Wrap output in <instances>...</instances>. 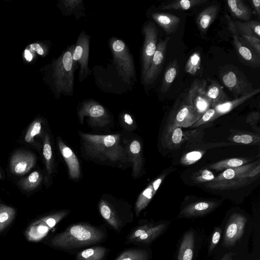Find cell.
<instances>
[{"label":"cell","instance_id":"1","mask_svg":"<svg viewBox=\"0 0 260 260\" xmlns=\"http://www.w3.org/2000/svg\"><path fill=\"white\" fill-rule=\"evenodd\" d=\"M105 231L85 223L73 224L55 236L51 240L52 246L63 249L78 248L103 241Z\"/></svg>","mask_w":260,"mask_h":260},{"label":"cell","instance_id":"2","mask_svg":"<svg viewBox=\"0 0 260 260\" xmlns=\"http://www.w3.org/2000/svg\"><path fill=\"white\" fill-rule=\"evenodd\" d=\"M83 147L88 155L102 160L124 161L126 154L120 144V135H99L80 133Z\"/></svg>","mask_w":260,"mask_h":260},{"label":"cell","instance_id":"3","mask_svg":"<svg viewBox=\"0 0 260 260\" xmlns=\"http://www.w3.org/2000/svg\"><path fill=\"white\" fill-rule=\"evenodd\" d=\"M74 47V45L69 47L53 63L55 86L59 93L65 95H72L73 91L76 66L72 58Z\"/></svg>","mask_w":260,"mask_h":260},{"label":"cell","instance_id":"4","mask_svg":"<svg viewBox=\"0 0 260 260\" xmlns=\"http://www.w3.org/2000/svg\"><path fill=\"white\" fill-rule=\"evenodd\" d=\"M110 47L118 76L123 82L130 84L136 79V71L133 57L127 46L123 41L113 38Z\"/></svg>","mask_w":260,"mask_h":260},{"label":"cell","instance_id":"5","mask_svg":"<svg viewBox=\"0 0 260 260\" xmlns=\"http://www.w3.org/2000/svg\"><path fill=\"white\" fill-rule=\"evenodd\" d=\"M219 77L224 85L233 95L238 98L252 92L254 89L252 83L236 67L227 64L222 67Z\"/></svg>","mask_w":260,"mask_h":260},{"label":"cell","instance_id":"6","mask_svg":"<svg viewBox=\"0 0 260 260\" xmlns=\"http://www.w3.org/2000/svg\"><path fill=\"white\" fill-rule=\"evenodd\" d=\"M201 116L188 102L187 92H183L176 100L169 116L167 123L180 127H188Z\"/></svg>","mask_w":260,"mask_h":260},{"label":"cell","instance_id":"7","mask_svg":"<svg viewBox=\"0 0 260 260\" xmlns=\"http://www.w3.org/2000/svg\"><path fill=\"white\" fill-rule=\"evenodd\" d=\"M78 114L81 123L84 117H87L92 126L103 127L111 122L110 117L106 109L96 101L90 100L84 101Z\"/></svg>","mask_w":260,"mask_h":260},{"label":"cell","instance_id":"8","mask_svg":"<svg viewBox=\"0 0 260 260\" xmlns=\"http://www.w3.org/2000/svg\"><path fill=\"white\" fill-rule=\"evenodd\" d=\"M90 36L82 31L79 36L72 55L73 60L79 66V81L82 82L91 74L88 68Z\"/></svg>","mask_w":260,"mask_h":260},{"label":"cell","instance_id":"9","mask_svg":"<svg viewBox=\"0 0 260 260\" xmlns=\"http://www.w3.org/2000/svg\"><path fill=\"white\" fill-rule=\"evenodd\" d=\"M144 36L142 55V77L149 69L153 56L156 49L158 31L156 25L152 22H148L143 27Z\"/></svg>","mask_w":260,"mask_h":260},{"label":"cell","instance_id":"10","mask_svg":"<svg viewBox=\"0 0 260 260\" xmlns=\"http://www.w3.org/2000/svg\"><path fill=\"white\" fill-rule=\"evenodd\" d=\"M206 80L197 79L187 92L188 102L201 116L211 108L206 93Z\"/></svg>","mask_w":260,"mask_h":260},{"label":"cell","instance_id":"11","mask_svg":"<svg viewBox=\"0 0 260 260\" xmlns=\"http://www.w3.org/2000/svg\"><path fill=\"white\" fill-rule=\"evenodd\" d=\"M99 208L103 218L117 232H120L126 224L133 220L132 215L124 214L123 212H120L105 200L100 201Z\"/></svg>","mask_w":260,"mask_h":260},{"label":"cell","instance_id":"12","mask_svg":"<svg viewBox=\"0 0 260 260\" xmlns=\"http://www.w3.org/2000/svg\"><path fill=\"white\" fill-rule=\"evenodd\" d=\"M229 29L231 32L233 43L236 50L240 57L247 66L252 68H257L260 65V55L248 47L241 39L234 26L233 21L228 15H225Z\"/></svg>","mask_w":260,"mask_h":260},{"label":"cell","instance_id":"13","mask_svg":"<svg viewBox=\"0 0 260 260\" xmlns=\"http://www.w3.org/2000/svg\"><path fill=\"white\" fill-rule=\"evenodd\" d=\"M170 40V38L168 37L164 40H160L157 44L150 66L142 77L144 85H148L154 82L160 74L164 62L167 46Z\"/></svg>","mask_w":260,"mask_h":260},{"label":"cell","instance_id":"14","mask_svg":"<svg viewBox=\"0 0 260 260\" xmlns=\"http://www.w3.org/2000/svg\"><path fill=\"white\" fill-rule=\"evenodd\" d=\"M246 222L243 215L238 213L232 214L226 225L223 245L234 246L242 236Z\"/></svg>","mask_w":260,"mask_h":260},{"label":"cell","instance_id":"15","mask_svg":"<svg viewBox=\"0 0 260 260\" xmlns=\"http://www.w3.org/2000/svg\"><path fill=\"white\" fill-rule=\"evenodd\" d=\"M162 135L164 144L168 148L174 150L179 147L192 136L194 131H182L181 127L167 124Z\"/></svg>","mask_w":260,"mask_h":260},{"label":"cell","instance_id":"16","mask_svg":"<svg viewBox=\"0 0 260 260\" xmlns=\"http://www.w3.org/2000/svg\"><path fill=\"white\" fill-rule=\"evenodd\" d=\"M36 161L35 156L29 152H17L11 157L10 169L12 173L23 175L32 168Z\"/></svg>","mask_w":260,"mask_h":260},{"label":"cell","instance_id":"17","mask_svg":"<svg viewBox=\"0 0 260 260\" xmlns=\"http://www.w3.org/2000/svg\"><path fill=\"white\" fill-rule=\"evenodd\" d=\"M166 176V173L161 174L159 177L149 184L140 194L135 206V211L137 217L139 216L140 212L150 202Z\"/></svg>","mask_w":260,"mask_h":260},{"label":"cell","instance_id":"18","mask_svg":"<svg viewBox=\"0 0 260 260\" xmlns=\"http://www.w3.org/2000/svg\"><path fill=\"white\" fill-rule=\"evenodd\" d=\"M218 206V203L210 201L194 202L181 210L177 218L194 217L204 215L214 210Z\"/></svg>","mask_w":260,"mask_h":260},{"label":"cell","instance_id":"19","mask_svg":"<svg viewBox=\"0 0 260 260\" xmlns=\"http://www.w3.org/2000/svg\"><path fill=\"white\" fill-rule=\"evenodd\" d=\"M58 145L68 168L69 174L72 179H76L80 176L79 161L73 150L61 140H58Z\"/></svg>","mask_w":260,"mask_h":260},{"label":"cell","instance_id":"20","mask_svg":"<svg viewBox=\"0 0 260 260\" xmlns=\"http://www.w3.org/2000/svg\"><path fill=\"white\" fill-rule=\"evenodd\" d=\"M256 178H238L229 180L211 181L205 183V186L207 188L214 190L236 189L250 184Z\"/></svg>","mask_w":260,"mask_h":260},{"label":"cell","instance_id":"21","mask_svg":"<svg viewBox=\"0 0 260 260\" xmlns=\"http://www.w3.org/2000/svg\"><path fill=\"white\" fill-rule=\"evenodd\" d=\"M152 17L168 35L174 33L181 21L179 17L165 13H153Z\"/></svg>","mask_w":260,"mask_h":260},{"label":"cell","instance_id":"22","mask_svg":"<svg viewBox=\"0 0 260 260\" xmlns=\"http://www.w3.org/2000/svg\"><path fill=\"white\" fill-rule=\"evenodd\" d=\"M206 93L211 108L230 101V98L223 90V86L215 80H211L206 89Z\"/></svg>","mask_w":260,"mask_h":260},{"label":"cell","instance_id":"23","mask_svg":"<svg viewBox=\"0 0 260 260\" xmlns=\"http://www.w3.org/2000/svg\"><path fill=\"white\" fill-rule=\"evenodd\" d=\"M260 88L254 89L252 92L231 101H228L213 107L216 112L215 118L224 115L234 109L253 96L259 93Z\"/></svg>","mask_w":260,"mask_h":260},{"label":"cell","instance_id":"24","mask_svg":"<svg viewBox=\"0 0 260 260\" xmlns=\"http://www.w3.org/2000/svg\"><path fill=\"white\" fill-rule=\"evenodd\" d=\"M219 11V6L213 5L206 7L198 16L197 23L202 34L206 32L209 26L216 18Z\"/></svg>","mask_w":260,"mask_h":260},{"label":"cell","instance_id":"25","mask_svg":"<svg viewBox=\"0 0 260 260\" xmlns=\"http://www.w3.org/2000/svg\"><path fill=\"white\" fill-rule=\"evenodd\" d=\"M194 246V234L192 230L187 231L182 239L177 260H192Z\"/></svg>","mask_w":260,"mask_h":260},{"label":"cell","instance_id":"26","mask_svg":"<svg viewBox=\"0 0 260 260\" xmlns=\"http://www.w3.org/2000/svg\"><path fill=\"white\" fill-rule=\"evenodd\" d=\"M128 156L133 165V176L136 178L142 169L143 157L140 142L137 140L133 141L128 147Z\"/></svg>","mask_w":260,"mask_h":260},{"label":"cell","instance_id":"27","mask_svg":"<svg viewBox=\"0 0 260 260\" xmlns=\"http://www.w3.org/2000/svg\"><path fill=\"white\" fill-rule=\"evenodd\" d=\"M232 15L240 20L248 21L251 17L250 7L243 0H228L226 2Z\"/></svg>","mask_w":260,"mask_h":260},{"label":"cell","instance_id":"28","mask_svg":"<svg viewBox=\"0 0 260 260\" xmlns=\"http://www.w3.org/2000/svg\"><path fill=\"white\" fill-rule=\"evenodd\" d=\"M258 164V161H254L241 166L226 169L215 177L212 181L229 180L239 178L241 175L249 172Z\"/></svg>","mask_w":260,"mask_h":260},{"label":"cell","instance_id":"29","mask_svg":"<svg viewBox=\"0 0 260 260\" xmlns=\"http://www.w3.org/2000/svg\"><path fill=\"white\" fill-rule=\"evenodd\" d=\"M235 29L239 35L255 36L260 39V24L257 20L242 22L233 21Z\"/></svg>","mask_w":260,"mask_h":260},{"label":"cell","instance_id":"30","mask_svg":"<svg viewBox=\"0 0 260 260\" xmlns=\"http://www.w3.org/2000/svg\"><path fill=\"white\" fill-rule=\"evenodd\" d=\"M179 71V66L177 59H173L169 62L164 72L161 91L165 93L168 91L172 83Z\"/></svg>","mask_w":260,"mask_h":260},{"label":"cell","instance_id":"31","mask_svg":"<svg viewBox=\"0 0 260 260\" xmlns=\"http://www.w3.org/2000/svg\"><path fill=\"white\" fill-rule=\"evenodd\" d=\"M49 229L46 223L39 220L29 227L26 232V235L29 241H38L47 235Z\"/></svg>","mask_w":260,"mask_h":260},{"label":"cell","instance_id":"32","mask_svg":"<svg viewBox=\"0 0 260 260\" xmlns=\"http://www.w3.org/2000/svg\"><path fill=\"white\" fill-rule=\"evenodd\" d=\"M108 249L103 246H95L86 249L76 255L77 260H103Z\"/></svg>","mask_w":260,"mask_h":260},{"label":"cell","instance_id":"33","mask_svg":"<svg viewBox=\"0 0 260 260\" xmlns=\"http://www.w3.org/2000/svg\"><path fill=\"white\" fill-rule=\"evenodd\" d=\"M251 159L244 158H231L218 161L210 164L207 168L217 171L225 170L228 169L235 168L249 163Z\"/></svg>","mask_w":260,"mask_h":260},{"label":"cell","instance_id":"34","mask_svg":"<svg viewBox=\"0 0 260 260\" xmlns=\"http://www.w3.org/2000/svg\"><path fill=\"white\" fill-rule=\"evenodd\" d=\"M166 228V224L160 223L150 228L142 235L135 239L132 243L133 244H147L156 238H157L164 231Z\"/></svg>","mask_w":260,"mask_h":260},{"label":"cell","instance_id":"35","mask_svg":"<svg viewBox=\"0 0 260 260\" xmlns=\"http://www.w3.org/2000/svg\"><path fill=\"white\" fill-rule=\"evenodd\" d=\"M208 0H180L175 1L163 5L161 10H187L192 7L206 3Z\"/></svg>","mask_w":260,"mask_h":260},{"label":"cell","instance_id":"36","mask_svg":"<svg viewBox=\"0 0 260 260\" xmlns=\"http://www.w3.org/2000/svg\"><path fill=\"white\" fill-rule=\"evenodd\" d=\"M148 251L140 248H133L122 252L115 260H148Z\"/></svg>","mask_w":260,"mask_h":260},{"label":"cell","instance_id":"37","mask_svg":"<svg viewBox=\"0 0 260 260\" xmlns=\"http://www.w3.org/2000/svg\"><path fill=\"white\" fill-rule=\"evenodd\" d=\"M228 139L232 142L243 144H259L260 141L258 135L250 133H237Z\"/></svg>","mask_w":260,"mask_h":260},{"label":"cell","instance_id":"38","mask_svg":"<svg viewBox=\"0 0 260 260\" xmlns=\"http://www.w3.org/2000/svg\"><path fill=\"white\" fill-rule=\"evenodd\" d=\"M15 213L14 208L0 204V232L5 229L12 221Z\"/></svg>","mask_w":260,"mask_h":260},{"label":"cell","instance_id":"39","mask_svg":"<svg viewBox=\"0 0 260 260\" xmlns=\"http://www.w3.org/2000/svg\"><path fill=\"white\" fill-rule=\"evenodd\" d=\"M42 180L41 174L38 171H34L27 177L20 180L19 184L23 189L31 190L38 187Z\"/></svg>","mask_w":260,"mask_h":260},{"label":"cell","instance_id":"40","mask_svg":"<svg viewBox=\"0 0 260 260\" xmlns=\"http://www.w3.org/2000/svg\"><path fill=\"white\" fill-rule=\"evenodd\" d=\"M43 153L48 174H50L52 171V151L49 136L48 134H46L45 136Z\"/></svg>","mask_w":260,"mask_h":260},{"label":"cell","instance_id":"41","mask_svg":"<svg viewBox=\"0 0 260 260\" xmlns=\"http://www.w3.org/2000/svg\"><path fill=\"white\" fill-rule=\"evenodd\" d=\"M201 64V55L198 52H193L189 57L185 68V72L194 75L199 70Z\"/></svg>","mask_w":260,"mask_h":260},{"label":"cell","instance_id":"42","mask_svg":"<svg viewBox=\"0 0 260 260\" xmlns=\"http://www.w3.org/2000/svg\"><path fill=\"white\" fill-rule=\"evenodd\" d=\"M215 177L213 173L207 169H202L191 176L192 180L196 183L210 182L213 180Z\"/></svg>","mask_w":260,"mask_h":260},{"label":"cell","instance_id":"43","mask_svg":"<svg viewBox=\"0 0 260 260\" xmlns=\"http://www.w3.org/2000/svg\"><path fill=\"white\" fill-rule=\"evenodd\" d=\"M42 128V120L38 119L34 121L29 126L24 137V140L27 143H31L34 137L41 133Z\"/></svg>","mask_w":260,"mask_h":260},{"label":"cell","instance_id":"44","mask_svg":"<svg viewBox=\"0 0 260 260\" xmlns=\"http://www.w3.org/2000/svg\"><path fill=\"white\" fill-rule=\"evenodd\" d=\"M152 226V223H147L136 227L128 235L125 243L128 244L132 243L135 239L142 235Z\"/></svg>","mask_w":260,"mask_h":260},{"label":"cell","instance_id":"45","mask_svg":"<svg viewBox=\"0 0 260 260\" xmlns=\"http://www.w3.org/2000/svg\"><path fill=\"white\" fill-rule=\"evenodd\" d=\"M204 152L201 150H194L184 155L181 158L180 162L184 165H190L200 160Z\"/></svg>","mask_w":260,"mask_h":260},{"label":"cell","instance_id":"46","mask_svg":"<svg viewBox=\"0 0 260 260\" xmlns=\"http://www.w3.org/2000/svg\"><path fill=\"white\" fill-rule=\"evenodd\" d=\"M68 211H62L48 215L40 219L46 223L50 229L54 227L60 220L68 214Z\"/></svg>","mask_w":260,"mask_h":260},{"label":"cell","instance_id":"47","mask_svg":"<svg viewBox=\"0 0 260 260\" xmlns=\"http://www.w3.org/2000/svg\"><path fill=\"white\" fill-rule=\"evenodd\" d=\"M243 42L260 55V39L253 36L239 35Z\"/></svg>","mask_w":260,"mask_h":260},{"label":"cell","instance_id":"48","mask_svg":"<svg viewBox=\"0 0 260 260\" xmlns=\"http://www.w3.org/2000/svg\"><path fill=\"white\" fill-rule=\"evenodd\" d=\"M216 112L213 108H210L205 112L199 119L194 123L191 126L192 127H198L199 126L205 124L215 119Z\"/></svg>","mask_w":260,"mask_h":260},{"label":"cell","instance_id":"49","mask_svg":"<svg viewBox=\"0 0 260 260\" xmlns=\"http://www.w3.org/2000/svg\"><path fill=\"white\" fill-rule=\"evenodd\" d=\"M65 11L68 13L75 14L76 8H78L79 6L82 5V1H64L62 2Z\"/></svg>","mask_w":260,"mask_h":260},{"label":"cell","instance_id":"50","mask_svg":"<svg viewBox=\"0 0 260 260\" xmlns=\"http://www.w3.org/2000/svg\"><path fill=\"white\" fill-rule=\"evenodd\" d=\"M221 231L219 228H216L212 237V239L210 242V245L209 247V251H211L213 250V249L215 247L216 245L219 241L220 236H221Z\"/></svg>","mask_w":260,"mask_h":260},{"label":"cell","instance_id":"51","mask_svg":"<svg viewBox=\"0 0 260 260\" xmlns=\"http://www.w3.org/2000/svg\"><path fill=\"white\" fill-rule=\"evenodd\" d=\"M260 172V165L258 164L249 172L240 176L239 178H252L258 177Z\"/></svg>","mask_w":260,"mask_h":260},{"label":"cell","instance_id":"52","mask_svg":"<svg viewBox=\"0 0 260 260\" xmlns=\"http://www.w3.org/2000/svg\"><path fill=\"white\" fill-rule=\"evenodd\" d=\"M260 114L256 111L252 112L247 117L246 121L251 125L255 124L259 120Z\"/></svg>","mask_w":260,"mask_h":260},{"label":"cell","instance_id":"53","mask_svg":"<svg viewBox=\"0 0 260 260\" xmlns=\"http://www.w3.org/2000/svg\"><path fill=\"white\" fill-rule=\"evenodd\" d=\"M250 2L253 8L255 14L258 19L260 16V0H250Z\"/></svg>","mask_w":260,"mask_h":260},{"label":"cell","instance_id":"54","mask_svg":"<svg viewBox=\"0 0 260 260\" xmlns=\"http://www.w3.org/2000/svg\"><path fill=\"white\" fill-rule=\"evenodd\" d=\"M29 47L32 50L36 52L39 55H43L45 53L43 48L39 44H31L29 45Z\"/></svg>","mask_w":260,"mask_h":260},{"label":"cell","instance_id":"55","mask_svg":"<svg viewBox=\"0 0 260 260\" xmlns=\"http://www.w3.org/2000/svg\"><path fill=\"white\" fill-rule=\"evenodd\" d=\"M122 118L124 122L129 126H132L134 125V120L132 116L128 113H124L122 116Z\"/></svg>","mask_w":260,"mask_h":260},{"label":"cell","instance_id":"56","mask_svg":"<svg viewBox=\"0 0 260 260\" xmlns=\"http://www.w3.org/2000/svg\"><path fill=\"white\" fill-rule=\"evenodd\" d=\"M24 57L25 59L28 61L30 62L32 60L33 58V55L31 53V52L28 49H25L24 52Z\"/></svg>","mask_w":260,"mask_h":260},{"label":"cell","instance_id":"57","mask_svg":"<svg viewBox=\"0 0 260 260\" xmlns=\"http://www.w3.org/2000/svg\"><path fill=\"white\" fill-rule=\"evenodd\" d=\"M234 254L233 253H229L225 254L220 260H234L233 259Z\"/></svg>","mask_w":260,"mask_h":260},{"label":"cell","instance_id":"58","mask_svg":"<svg viewBox=\"0 0 260 260\" xmlns=\"http://www.w3.org/2000/svg\"><path fill=\"white\" fill-rule=\"evenodd\" d=\"M0 178H2V175H1V172H0Z\"/></svg>","mask_w":260,"mask_h":260}]
</instances>
